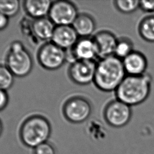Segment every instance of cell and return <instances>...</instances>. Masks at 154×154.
<instances>
[{"instance_id": "1", "label": "cell", "mask_w": 154, "mask_h": 154, "mask_svg": "<svg viewBox=\"0 0 154 154\" xmlns=\"http://www.w3.org/2000/svg\"><path fill=\"white\" fill-rule=\"evenodd\" d=\"M122 60L114 55L97 62L94 84L101 91H116L126 76Z\"/></svg>"}, {"instance_id": "2", "label": "cell", "mask_w": 154, "mask_h": 154, "mask_svg": "<svg viewBox=\"0 0 154 154\" xmlns=\"http://www.w3.org/2000/svg\"><path fill=\"white\" fill-rule=\"evenodd\" d=\"M151 85L152 77L148 73L126 75L115 91L117 99L130 106L141 104L149 97Z\"/></svg>"}, {"instance_id": "3", "label": "cell", "mask_w": 154, "mask_h": 154, "mask_svg": "<svg viewBox=\"0 0 154 154\" xmlns=\"http://www.w3.org/2000/svg\"><path fill=\"white\" fill-rule=\"evenodd\" d=\"M51 134V126L49 120L40 115L28 117L22 124L19 131L23 144L33 149L47 142Z\"/></svg>"}, {"instance_id": "4", "label": "cell", "mask_w": 154, "mask_h": 154, "mask_svg": "<svg viewBox=\"0 0 154 154\" xmlns=\"http://www.w3.org/2000/svg\"><path fill=\"white\" fill-rule=\"evenodd\" d=\"M5 66L16 77L23 78L31 73L33 60L22 42L14 41L10 44L5 58Z\"/></svg>"}, {"instance_id": "5", "label": "cell", "mask_w": 154, "mask_h": 154, "mask_svg": "<svg viewBox=\"0 0 154 154\" xmlns=\"http://www.w3.org/2000/svg\"><path fill=\"white\" fill-rule=\"evenodd\" d=\"M37 58L40 65L48 70L60 69L67 61L66 51L51 41L43 44L38 49Z\"/></svg>"}, {"instance_id": "6", "label": "cell", "mask_w": 154, "mask_h": 154, "mask_svg": "<svg viewBox=\"0 0 154 154\" xmlns=\"http://www.w3.org/2000/svg\"><path fill=\"white\" fill-rule=\"evenodd\" d=\"M92 106L84 97L76 96L70 97L63 105V113L70 123H81L86 121L92 113Z\"/></svg>"}, {"instance_id": "7", "label": "cell", "mask_w": 154, "mask_h": 154, "mask_svg": "<svg viewBox=\"0 0 154 154\" xmlns=\"http://www.w3.org/2000/svg\"><path fill=\"white\" fill-rule=\"evenodd\" d=\"M79 13L75 4L69 1H52L48 17L55 26L72 25Z\"/></svg>"}, {"instance_id": "8", "label": "cell", "mask_w": 154, "mask_h": 154, "mask_svg": "<svg viewBox=\"0 0 154 154\" xmlns=\"http://www.w3.org/2000/svg\"><path fill=\"white\" fill-rule=\"evenodd\" d=\"M103 117L108 124L112 127L125 126L131 119V106L118 99L112 100L106 105Z\"/></svg>"}, {"instance_id": "9", "label": "cell", "mask_w": 154, "mask_h": 154, "mask_svg": "<svg viewBox=\"0 0 154 154\" xmlns=\"http://www.w3.org/2000/svg\"><path fill=\"white\" fill-rule=\"evenodd\" d=\"M96 65L95 60H76L69 67V77L78 85H88L94 82Z\"/></svg>"}, {"instance_id": "10", "label": "cell", "mask_w": 154, "mask_h": 154, "mask_svg": "<svg viewBox=\"0 0 154 154\" xmlns=\"http://www.w3.org/2000/svg\"><path fill=\"white\" fill-rule=\"evenodd\" d=\"M66 55L70 64L76 60H95L98 54L93 37H79L75 46L66 51Z\"/></svg>"}, {"instance_id": "11", "label": "cell", "mask_w": 154, "mask_h": 154, "mask_svg": "<svg viewBox=\"0 0 154 154\" xmlns=\"http://www.w3.org/2000/svg\"><path fill=\"white\" fill-rule=\"evenodd\" d=\"M79 38L72 25L56 26L51 42L65 51L72 49Z\"/></svg>"}, {"instance_id": "12", "label": "cell", "mask_w": 154, "mask_h": 154, "mask_svg": "<svg viewBox=\"0 0 154 154\" xmlns=\"http://www.w3.org/2000/svg\"><path fill=\"white\" fill-rule=\"evenodd\" d=\"M93 38L96 45L98 58L101 59L114 55L118 38L112 32L106 30L100 31Z\"/></svg>"}, {"instance_id": "13", "label": "cell", "mask_w": 154, "mask_h": 154, "mask_svg": "<svg viewBox=\"0 0 154 154\" xmlns=\"http://www.w3.org/2000/svg\"><path fill=\"white\" fill-rule=\"evenodd\" d=\"M122 61L127 75L140 76L146 73L147 60L141 52L134 51Z\"/></svg>"}, {"instance_id": "14", "label": "cell", "mask_w": 154, "mask_h": 154, "mask_svg": "<svg viewBox=\"0 0 154 154\" xmlns=\"http://www.w3.org/2000/svg\"><path fill=\"white\" fill-rule=\"evenodd\" d=\"M52 3L50 0H26L23 7L26 14L35 20L48 16Z\"/></svg>"}, {"instance_id": "15", "label": "cell", "mask_w": 154, "mask_h": 154, "mask_svg": "<svg viewBox=\"0 0 154 154\" xmlns=\"http://www.w3.org/2000/svg\"><path fill=\"white\" fill-rule=\"evenodd\" d=\"M55 26L48 17L34 20L31 23L33 34L42 41L51 40Z\"/></svg>"}, {"instance_id": "16", "label": "cell", "mask_w": 154, "mask_h": 154, "mask_svg": "<svg viewBox=\"0 0 154 154\" xmlns=\"http://www.w3.org/2000/svg\"><path fill=\"white\" fill-rule=\"evenodd\" d=\"M72 26L79 37H90L96 29V22L91 16L81 13Z\"/></svg>"}, {"instance_id": "17", "label": "cell", "mask_w": 154, "mask_h": 154, "mask_svg": "<svg viewBox=\"0 0 154 154\" xmlns=\"http://www.w3.org/2000/svg\"><path fill=\"white\" fill-rule=\"evenodd\" d=\"M138 32L143 39L148 42H154V15L143 18L138 26Z\"/></svg>"}, {"instance_id": "18", "label": "cell", "mask_w": 154, "mask_h": 154, "mask_svg": "<svg viewBox=\"0 0 154 154\" xmlns=\"http://www.w3.org/2000/svg\"><path fill=\"white\" fill-rule=\"evenodd\" d=\"M134 51V45L132 41L128 38L122 37L118 39L114 55L121 60H123Z\"/></svg>"}, {"instance_id": "19", "label": "cell", "mask_w": 154, "mask_h": 154, "mask_svg": "<svg viewBox=\"0 0 154 154\" xmlns=\"http://www.w3.org/2000/svg\"><path fill=\"white\" fill-rule=\"evenodd\" d=\"M20 8V3L18 0L0 1V13L8 18L16 16Z\"/></svg>"}, {"instance_id": "20", "label": "cell", "mask_w": 154, "mask_h": 154, "mask_svg": "<svg viewBox=\"0 0 154 154\" xmlns=\"http://www.w3.org/2000/svg\"><path fill=\"white\" fill-rule=\"evenodd\" d=\"M14 75L5 66L0 64V89L7 91L13 86Z\"/></svg>"}, {"instance_id": "21", "label": "cell", "mask_w": 154, "mask_h": 154, "mask_svg": "<svg viewBox=\"0 0 154 154\" xmlns=\"http://www.w3.org/2000/svg\"><path fill=\"white\" fill-rule=\"evenodd\" d=\"M114 5L119 11L129 14L134 12L140 7V1L117 0L114 1Z\"/></svg>"}, {"instance_id": "22", "label": "cell", "mask_w": 154, "mask_h": 154, "mask_svg": "<svg viewBox=\"0 0 154 154\" xmlns=\"http://www.w3.org/2000/svg\"><path fill=\"white\" fill-rule=\"evenodd\" d=\"M34 154H55V150L54 146L47 141L35 147Z\"/></svg>"}, {"instance_id": "23", "label": "cell", "mask_w": 154, "mask_h": 154, "mask_svg": "<svg viewBox=\"0 0 154 154\" xmlns=\"http://www.w3.org/2000/svg\"><path fill=\"white\" fill-rule=\"evenodd\" d=\"M139 8L144 12L153 13L154 1H140Z\"/></svg>"}, {"instance_id": "24", "label": "cell", "mask_w": 154, "mask_h": 154, "mask_svg": "<svg viewBox=\"0 0 154 154\" xmlns=\"http://www.w3.org/2000/svg\"><path fill=\"white\" fill-rule=\"evenodd\" d=\"M8 95L7 91L0 89V111L4 109L8 103Z\"/></svg>"}, {"instance_id": "25", "label": "cell", "mask_w": 154, "mask_h": 154, "mask_svg": "<svg viewBox=\"0 0 154 154\" xmlns=\"http://www.w3.org/2000/svg\"><path fill=\"white\" fill-rule=\"evenodd\" d=\"M9 23V18L0 13V31L5 29Z\"/></svg>"}, {"instance_id": "26", "label": "cell", "mask_w": 154, "mask_h": 154, "mask_svg": "<svg viewBox=\"0 0 154 154\" xmlns=\"http://www.w3.org/2000/svg\"><path fill=\"white\" fill-rule=\"evenodd\" d=\"M2 131H3V125H2V121L0 119V137L2 133Z\"/></svg>"}]
</instances>
